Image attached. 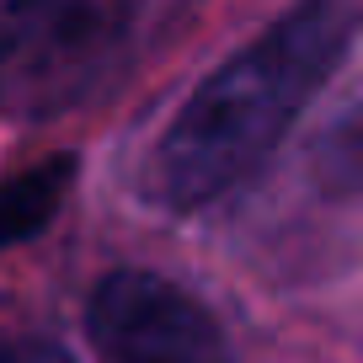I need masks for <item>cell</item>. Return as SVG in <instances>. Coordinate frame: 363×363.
<instances>
[{"mask_svg":"<svg viewBox=\"0 0 363 363\" xmlns=\"http://www.w3.org/2000/svg\"><path fill=\"white\" fill-rule=\"evenodd\" d=\"M358 33V0H294L177 107L150 150V193L171 214H198L251 182L289 139Z\"/></svg>","mask_w":363,"mask_h":363,"instance_id":"6da1fadb","label":"cell"},{"mask_svg":"<svg viewBox=\"0 0 363 363\" xmlns=\"http://www.w3.org/2000/svg\"><path fill=\"white\" fill-rule=\"evenodd\" d=\"M0 363H69V352L43 337H0Z\"/></svg>","mask_w":363,"mask_h":363,"instance_id":"5b68a950","label":"cell"},{"mask_svg":"<svg viewBox=\"0 0 363 363\" xmlns=\"http://www.w3.org/2000/svg\"><path fill=\"white\" fill-rule=\"evenodd\" d=\"M69 182H75V160L69 155H48L38 166L16 171L11 182H0V251L33 240L65 208Z\"/></svg>","mask_w":363,"mask_h":363,"instance_id":"277c9868","label":"cell"},{"mask_svg":"<svg viewBox=\"0 0 363 363\" xmlns=\"http://www.w3.org/2000/svg\"><path fill=\"white\" fill-rule=\"evenodd\" d=\"M86 337L102 363H230L208 305L150 267H118L91 289Z\"/></svg>","mask_w":363,"mask_h":363,"instance_id":"3957f363","label":"cell"},{"mask_svg":"<svg viewBox=\"0 0 363 363\" xmlns=\"http://www.w3.org/2000/svg\"><path fill=\"white\" fill-rule=\"evenodd\" d=\"M177 0H16L0 22V107L43 118L113 80Z\"/></svg>","mask_w":363,"mask_h":363,"instance_id":"7a4b0ae2","label":"cell"}]
</instances>
